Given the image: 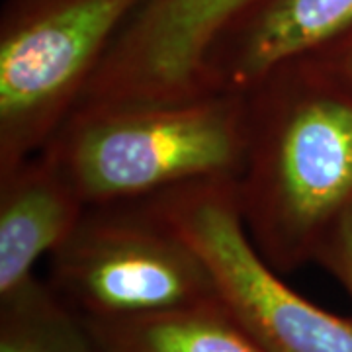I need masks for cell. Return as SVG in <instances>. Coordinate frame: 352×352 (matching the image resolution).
Instances as JSON below:
<instances>
[{"mask_svg": "<svg viewBox=\"0 0 352 352\" xmlns=\"http://www.w3.org/2000/svg\"><path fill=\"white\" fill-rule=\"evenodd\" d=\"M247 94V151L235 182L241 223L264 263L289 274L352 200V94L303 57Z\"/></svg>", "mask_w": 352, "mask_h": 352, "instance_id": "cell-1", "label": "cell"}, {"mask_svg": "<svg viewBox=\"0 0 352 352\" xmlns=\"http://www.w3.org/2000/svg\"><path fill=\"white\" fill-rule=\"evenodd\" d=\"M41 151L87 206L153 200L201 182H237L247 151V94L80 106Z\"/></svg>", "mask_w": 352, "mask_h": 352, "instance_id": "cell-2", "label": "cell"}, {"mask_svg": "<svg viewBox=\"0 0 352 352\" xmlns=\"http://www.w3.org/2000/svg\"><path fill=\"white\" fill-rule=\"evenodd\" d=\"M47 284L88 321L164 314L219 298L200 252L153 200L87 206L50 254Z\"/></svg>", "mask_w": 352, "mask_h": 352, "instance_id": "cell-3", "label": "cell"}, {"mask_svg": "<svg viewBox=\"0 0 352 352\" xmlns=\"http://www.w3.org/2000/svg\"><path fill=\"white\" fill-rule=\"evenodd\" d=\"M143 0H4L0 170L39 153L75 112Z\"/></svg>", "mask_w": 352, "mask_h": 352, "instance_id": "cell-4", "label": "cell"}, {"mask_svg": "<svg viewBox=\"0 0 352 352\" xmlns=\"http://www.w3.org/2000/svg\"><path fill=\"white\" fill-rule=\"evenodd\" d=\"M153 201L200 252L219 300L264 352H352V319L302 298L256 252L241 223L235 180L192 184Z\"/></svg>", "mask_w": 352, "mask_h": 352, "instance_id": "cell-5", "label": "cell"}, {"mask_svg": "<svg viewBox=\"0 0 352 352\" xmlns=\"http://www.w3.org/2000/svg\"><path fill=\"white\" fill-rule=\"evenodd\" d=\"M245 2L143 0L104 55L80 106L200 94L201 57Z\"/></svg>", "mask_w": 352, "mask_h": 352, "instance_id": "cell-6", "label": "cell"}, {"mask_svg": "<svg viewBox=\"0 0 352 352\" xmlns=\"http://www.w3.org/2000/svg\"><path fill=\"white\" fill-rule=\"evenodd\" d=\"M352 32V0H249L204 53L198 92L251 90L280 65L309 57Z\"/></svg>", "mask_w": 352, "mask_h": 352, "instance_id": "cell-7", "label": "cell"}, {"mask_svg": "<svg viewBox=\"0 0 352 352\" xmlns=\"http://www.w3.org/2000/svg\"><path fill=\"white\" fill-rule=\"evenodd\" d=\"M87 204L47 153L0 170V296L24 284L75 229Z\"/></svg>", "mask_w": 352, "mask_h": 352, "instance_id": "cell-8", "label": "cell"}, {"mask_svg": "<svg viewBox=\"0 0 352 352\" xmlns=\"http://www.w3.org/2000/svg\"><path fill=\"white\" fill-rule=\"evenodd\" d=\"M85 321L98 352H264L219 298L164 314Z\"/></svg>", "mask_w": 352, "mask_h": 352, "instance_id": "cell-9", "label": "cell"}, {"mask_svg": "<svg viewBox=\"0 0 352 352\" xmlns=\"http://www.w3.org/2000/svg\"><path fill=\"white\" fill-rule=\"evenodd\" d=\"M0 352H98L87 321L36 274L0 296Z\"/></svg>", "mask_w": 352, "mask_h": 352, "instance_id": "cell-10", "label": "cell"}, {"mask_svg": "<svg viewBox=\"0 0 352 352\" xmlns=\"http://www.w3.org/2000/svg\"><path fill=\"white\" fill-rule=\"evenodd\" d=\"M314 263L337 278L352 300V200L321 237Z\"/></svg>", "mask_w": 352, "mask_h": 352, "instance_id": "cell-11", "label": "cell"}, {"mask_svg": "<svg viewBox=\"0 0 352 352\" xmlns=\"http://www.w3.org/2000/svg\"><path fill=\"white\" fill-rule=\"evenodd\" d=\"M309 59L321 65L340 87H344L352 94V32L325 50L309 55Z\"/></svg>", "mask_w": 352, "mask_h": 352, "instance_id": "cell-12", "label": "cell"}]
</instances>
